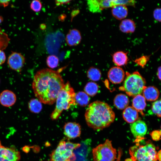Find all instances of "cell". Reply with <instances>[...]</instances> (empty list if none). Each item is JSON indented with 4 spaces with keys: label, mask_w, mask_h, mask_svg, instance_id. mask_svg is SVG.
Wrapping results in <instances>:
<instances>
[{
    "label": "cell",
    "mask_w": 161,
    "mask_h": 161,
    "mask_svg": "<svg viewBox=\"0 0 161 161\" xmlns=\"http://www.w3.org/2000/svg\"><path fill=\"white\" fill-rule=\"evenodd\" d=\"M136 1L134 0H89L87 4L89 10L93 13L100 12L103 10L118 5L134 6Z\"/></svg>",
    "instance_id": "ba28073f"
},
{
    "label": "cell",
    "mask_w": 161,
    "mask_h": 161,
    "mask_svg": "<svg viewBox=\"0 0 161 161\" xmlns=\"http://www.w3.org/2000/svg\"><path fill=\"white\" fill-rule=\"evenodd\" d=\"M151 110L155 115L161 117V100H156L152 104Z\"/></svg>",
    "instance_id": "f1b7e54d"
},
{
    "label": "cell",
    "mask_w": 161,
    "mask_h": 161,
    "mask_svg": "<svg viewBox=\"0 0 161 161\" xmlns=\"http://www.w3.org/2000/svg\"><path fill=\"white\" fill-rule=\"evenodd\" d=\"M25 58L21 53L13 52L9 56L7 64L12 70L20 72L25 63Z\"/></svg>",
    "instance_id": "8fae6325"
},
{
    "label": "cell",
    "mask_w": 161,
    "mask_h": 161,
    "mask_svg": "<svg viewBox=\"0 0 161 161\" xmlns=\"http://www.w3.org/2000/svg\"><path fill=\"white\" fill-rule=\"evenodd\" d=\"M127 53L123 51H118L112 55V61L117 66H120L126 64L128 60Z\"/></svg>",
    "instance_id": "7402d4cb"
},
{
    "label": "cell",
    "mask_w": 161,
    "mask_h": 161,
    "mask_svg": "<svg viewBox=\"0 0 161 161\" xmlns=\"http://www.w3.org/2000/svg\"><path fill=\"white\" fill-rule=\"evenodd\" d=\"M111 12L112 16L116 19L123 20L127 16L128 11L126 6L120 5L112 7Z\"/></svg>",
    "instance_id": "e0dca14e"
},
{
    "label": "cell",
    "mask_w": 161,
    "mask_h": 161,
    "mask_svg": "<svg viewBox=\"0 0 161 161\" xmlns=\"http://www.w3.org/2000/svg\"></svg>",
    "instance_id": "60d3db41"
},
{
    "label": "cell",
    "mask_w": 161,
    "mask_h": 161,
    "mask_svg": "<svg viewBox=\"0 0 161 161\" xmlns=\"http://www.w3.org/2000/svg\"><path fill=\"white\" fill-rule=\"evenodd\" d=\"M42 7V4L40 1L38 0L32 1L30 4V8L33 11L38 12L40 11Z\"/></svg>",
    "instance_id": "f546056e"
},
{
    "label": "cell",
    "mask_w": 161,
    "mask_h": 161,
    "mask_svg": "<svg viewBox=\"0 0 161 161\" xmlns=\"http://www.w3.org/2000/svg\"><path fill=\"white\" fill-rule=\"evenodd\" d=\"M145 99L141 95L134 97L132 100V107L142 115H143V111L146 106Z\"/></svg>",
    "instance_id": "603a6c76"
},
{
    "label": "cell",
    "mask_w": 161,
    "mask_h": 161,
    "mask_svg": "<svg viewBox=\"0 0 161 161\" xmlns=\"http://www.w3.org/2000/svg\"><path fill=\"white\" fill-rule=\"evenodd\" d=\"M88 77L93 81L99 80L101 77V73L99 69L94 67H90L87 72Z\"/></svg>",
    "instance_id": "4316f807"
},
{
    "label": "cell",
    "mask_w": 161,
    "mask_h": 161,
    "mask_svg": "<svg viewBox=\"0 0 161 161\" xmlns=\"http://www.w3.org/2000/svg\"><path fill=\"white\" fill-rule=\"evenodd\" d=\"M130 128L132 134L137 140H142L147 130L146 123L140 120L131 123Z\"/></svg>",
    "instance_id": "7c38bea8"
},
{
    "label": "cell",
    "mask_w": 161,
    "mask_h": 161,
    "mask_svg": "<svg viewBox=\"0 0 161 161\" xmlns=\"http://www.w3.org/2000/svg\"><path fill=\"white\" fill-rule=\"evenodd\" d=\"M98 89V86L97 83L94 82H89L85 85L84 91L88 95L93 96L97 93Z\"/></svg>",
    "instance_id": "484cf974"
},
{
    "label": "cell",
    "mask_w": 161,
    "mask_h": 161,
    "mask_svg": "<svg viewBox=\"0 0 161 161\" xmlns=\"http://www.w3.org/2000/svg\"><path fill=\"white\" fill-rule=\"evenodd\" d=\"M130 159L127 161H157V153L155 146L151 143H147L145 145L138 143L129 149Z\"/></svg>",
    "instance_id": "277c9868"
},
{
    "label": "cell",
    "mask_w": 161,
    "mask_h": 161,
    "mask_svg": "<svg viewBox=\"0 0 161 161\" xmlns=\"http://www.w3.org/2000/svg\"><path fill=\"white\" fill-rule=\"evenodd\" d=\"M3 18L1 16H0V24L3 21Z\"/></svg>",
    "instance_id": "f35d334b"
},
{
    "label": "cell",
    "mask_w": 161,
    "mask_h": 161,
    "mask_svg": "<svg viewBox=\"0 0 161 161\" xmlns=\"http://www.w3.org/2000/svg\"><path fill=\"white\" fill-rule=\"evenodd\" d=\"M16 100V94L11 90H5L0 94V103L4 106H11L15 104Z\"/></svg>",
    "instance_id": "5bb4252c"
},
{
    "label": "cell",
    "mask_w": 161,
    "mask_h": 161,
    "mask_svg": "<svg viewBox=\"0 0 161 161\" xmlns=\"http://www.w3.org/2000/svg\"><path fill=\"white\" fill-rule=\"evenodd\" d=\"M125 75V72L123 69L118 66L111 68L108 73L109 80L114 84H118L122 82L123 80Z\"/></svg>",
    "instance_id": "9a60e30c"
},
{
    "label": "cell",
    "mask_w": 161,
    "mask_h": 161,
    "mask_svg": "<svg viewBox=\"0 0 161 161\" xmlns=\"http://www.w3.org/2000/svg\"><path fill=\"white\" fill-rule=\"evenodd\" d=\"M129 102L128 97L123 94L116 95L114 100V106L117 109L120 110L125 109L128 106Z\"/></svg>",
    "instance_id": "ffe728a7"
},
{
    "label": "cell",
    "mask_w": 161,
    "mask_h": 161,
    "mask_svg": "<svg viewBox=\"0 0 161 161\" xmlns=\"http://www.w3.org/2000/svg\"><path fill=\"white\" fill-rule=\"evenodd\" d=\"M71 1L70 0H55V2L56 6H58L63 4H68Z\"/></svg>",
    "instance_id": "e575fe53"
},
{
    "label": "cell",
    "mask_w": 161,
    "mask_h": 161,
    "mask_svg": "<svg viewBox=\"0 0 161 161\" xmlns=\"http://www.w3.org/2000/svg\"><path fill=\"white\" fill-rule=\"evenodd\" d=\"M28 107L32 112L38 113L41 110L42 108L41 103L38 99L32 98L29 102Z\"/></svg>",
    "instance_id": "d4e9b609"
},
{
    "label": "cell",
    "mask_w": 161,
    "mask_h": 161,
    "mask_svg": "<svg viewBox=\"0 0 161 161\" xmlns=\"http://www.w3.org/2000/svg\"><path fill=\"white\" fill-rule=\"evenodd\" d=\"M157 76L158 78L161 80V66L158 68Z\"/></svg>",
    "instance_id": "8d00e7d4"
},
{
    "label": "cell",
    "mask_w": 161,
    "mask_h": 161,
    "mask_svg": "<svg viewBox=\"0 0 161 161\" xmlns=\"http://www.w3.org/2000/svg\"><path fill=\"white\" fill-rule=\"evenodd\" d=\"M157 160L159 161H161V150L159 151L157 154Z\"/></svg>",
    "instance_id": "74e56055"
},
{
    "label": "cell",
    "mask_w": 161,
    "mask_h": 161,
    "mask_svg": "<svg viewBox=\"0 0 161 161\" xmlns=\"http://www.w3.org/2000/svg\"><path fill=\"white\" fill-rule=\"evenodd\" d=\"M145 84V79L136 71L127 76L124 82L123 89L127 95L134 97L143 92Z\"/></svg>",
    "instance_id": "8992f818"
},
{
    "label": "cell",
    "mask_w": 161,
    "mask_h": 161,
    "mask_svg": "<svg viewBox=\"0 0 161 161\" xmlns=\"http://www.w3.org/2000/svg\"><path fill=\"white\" fill-rule=\"evenodd\" d=\"M81 36L80 31L76 29L70 30L67 34L66 41L69 46H74L78 45L81 40Z\"/></svg>",
    "instance_id": "2e32d148"
},
{
    "label": "cell",
    "mask_w": 161,
    "mask_h": 161,
    "mask_svg": "<svg viewBox=\"0 0 161 161\" xmlns=\"http://www.w3.org/2000/svg\"><path fill=\"white\" fill-rule=\"evenodd\" d=\"M91 142L89 138L81 142L80 146L73 151L76 158L75 161H90L89 156L92 151Z\"/></svg>",
    "instance_id": "9c48e42d"
},
{
    "label": "cell",
    "mask_w": 161,
    "mask_h": 161,
    "mask_svg": "<svg viewBox=\"0 0 161 161\" xmlns=\"http://www.w3.org/2000/svg\"><path fill=\"white\" fill-rule=\"evenodd\" d=\"M6 56L4 52L0 49V65L3 64L5 61Z\"/></svg>",
    "instance_id": "836d02e7"
},
{
    "label": "cell",
    "mask_w": 161,
    "mask_h": 161,
    "mask_svg": "<svg viewBox=\"0 0 161 161\" xmlns=\"http://www.w3.org/2000/svg\"><path fill=\"white\" fill-rule=\"evenodd\" d=\"M150 134L152 139L154 141H158L161 139V130L153 131Z\"/></svg>",
    "instance_id": "d6a6232c"
},
{
    "label": "cell",
    "mask_w": 161,
    "mask_h": 161,
    "mask_svg": "<svg viewBox=\"0 0 161 161\" xmlns=\"http://www.w3.org/2000/svg\"><path fill=\"white\" fill-rule=\"evenodd\" d=\"M124 120L129 123H133L137 121L138 117V112L131 106H128L123 113Z\"/></svg>",
    "instance_id": "ac0fdd59"
},
{
    "label": "cell",
    "mask_w": 161,
    "mask_h": 161,
    "mask_svg": "<svg viewBox=\"0 0 161 161\" xmlns=\"http://www.w3.org/2000/svg\"><path fill=\"white\" fill-rule=\"evenodd\" d=\"M9 2V0H0V5L5 7L8 5Z\"/></svg>",
    "instance_id": "d590c367"
},
{
    "label": "cell",
    "mask_w": 161,
    "mask_h": 161,
    "mask_svg": "<svg viewBox=\"0 0 161 161\" xmlns=\"http://www.w3.org/2000/svg\"><path fill=\"white\" fill-rule=\"evenodd\" d=\"M153 16L156 21L161 22V7H157L154 10Z\"/></svg>",
    "instance_id": "1f68e13d"
},
{
    "label": "cell",
    "mask_w": 161,
    "mask_h": 161,
    "mask_svg": "<svg viewBox=\"0 0 161 161\" xmlns=\"http://www.w3.org/2000/svg\"><path fill=\"white\" fill-rule=\"evenodd\" d=\"M92 153L94 161H115L117 159L116 150L108 139L94 148Z\"/></svg>",
    "instance_id": "52a82bcc"
},
{
    "label": "cell",
    "mask_w": 161,
    "mask_h": 161,
    "mask_svg": "<svg viewBox=\"0 0 161 161\" xmlns=\"http://www.w3.org/2000/svg\"><path fill=\"white\" fill-rule=\"evenodd\" d=\"M21 156L19 152L13 147H6L0 141V161H18Z\"/></svg>",
    "instance_id": "30bf717a"
},
{
    "label": "cell",
    "mask_w": 161,
    "mask_h": 161,
    "mask_svg": "<svg viewBox=\"0 0 161 161\" xmlns=\"http://www.w3.org/2000/svg\"><path fill=\"white\" fill-rule=\"evenodd\" d=\"M85 117L88 126L95 130H101L109 127L114 122L115 114L107 103L96 101L89 105Z\"/></svg>",
    "instance_id": "7a4b0ae2"
},
{
    "label": "cell",
    "mask_w": 161,
    "mask_h": 161,
    "mask_svg": "<svg viewBox=\"0 0 161 161\" xmlns=\"http://www.w3.org/2000/svg\"></svg>",
    "instance_id": "ab89813d"
},
{
    "label": "cell",
    "mask_w": 161,
    "mask_h": 161,
    "mask_svg": "<svg viewBox=\"0 0 161 161\" xmlns=\"http://www.w3.org/2000/svg\"><path fill=\"white\" fill-rule=\"evenodd\" d=\"M64 135L69 138L74 139L80 135V126L75 122L66 123L64 126Z\"/></svg>",
    "instance_id": "4fadbf2b"
},
{
    "label": "cell",
    "mask_w": 161,
    "mask_h": 161,
    "mask_svg": "<svg viewBox=\"0 0 161 161\" xmlns=\"http://www.w3.org/2000/svg\"><path fill=\"white\" fill-rule=\"evenodd\" d=\"M64 84L58 72L45 68L36 72L33 77L32 87L35 97L41 103L51 105L55 102Z\"/></svg>",
    "instance_id": "6da1fadb"
},
{
    "label": "cell",
    "mask_w": 161,
    "mask_h": 161,
    "mask_svg": "<svg viewBox=\"0 0 161 161\" xmlns=\"http://www.w3.org/2000/svg\"><path fill=\"white\" fill-rule=\"evenodd\" d=\"M59 60L58 58L54 55H49L46 59L47 66L51 69L57 67L59 64Z\"/></svg>",
    "instance_id": "83f0119b"
},
{
    "label": "cell",
    "mask_w": 161,
    "mask_h": 161,
    "mask_svg": "<svg viewBox=\"0 0 161 161\" xmlns=\"http://www.w3.org/2000/svg\"><path fill=\"white\" fill-rule=\"evenodd\" d=\"M75 94L73 88L68 81L64 84L58 95L55 109L50 115L52 120L58 119L64 110H68L72 105L76 104Z\"/></svg>",
    "instance_id": "3957f363"
},
{
    "label": "cell",
    "mask_w": 161,
    "mask_h": 161,
    "mask_svg": "<svg viewBox=\"0 0 161 161\" xmlns=\"http://www.w3.org/2000/svg\"><path fill=\"white\" fill-rule=\"evenodd\" d=\"M119 29L121 31L124 33L134 32L136 29L134 22L130 19L123 20L119 25Z\"/></svg>",
    "instance_id": "44dd1931"
},
{
    "label": "cell",
    "mask_w": 161,
    "mask_h": 161,
    "mask_svg": "<svg viewBox=\"0 0 161 161\" xmlns=\"http://www.w3.org/2000/svg\"><path fill=\"white\" fill-rule=\"evenodd\" d=\"M89 101V97L85 92L80 91L75 94L76 104L80 106H85L88 104Z\"/></svg>",
    "instance_id": "cb8c5ba5"
},
{
    "label": "cell",
    "mask_w": 161,
    "mask_h": 161,
    "mask_svg": "<svg viewBox=\"0 0 161 161\" xmlns=\"http://www.w3.org/2000/svg\"><path fill=\"white\" fill-rule=\"evenodd\" d=\"M150 55H143L136 59L135 62L138 65L142 67H143L149 60Z\"/></svg>",
    "instance_id": "4dcf8cb0"
},
{
    "label": "cell",
    "mask_w": 161,
    "mask_h": 161,
    "mask_svg": "<svg viewBox=\"0 0 161 161\" xmlns=\"http://www.w3.org/2000/svg\"><path fill=\"white\" fill-rule=\"evenodd\" d=\"M143 96L148 101H154L159 97L160 92L158 89L154 86H146L143 92Z\"/></svg>",
    "instance_id": "d6986e66"
},
{
    "label": "cell",
    "mask_w": 161,
    "mask_h": 161,
    "mask_svg": "<svg viewBox=\"0 0 161 161\" xmlns=\"http://www.w3.org/2000/svg\"><path fill=\"white\" fill-rule=\"evenodd\" d=\"M80 145V143L62 140L50 154L49 161H75L76 158L73 151Z\"/></svg>",
    "instance_id": "5b68a950"
}]
</instances>
